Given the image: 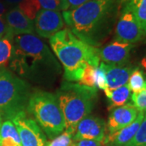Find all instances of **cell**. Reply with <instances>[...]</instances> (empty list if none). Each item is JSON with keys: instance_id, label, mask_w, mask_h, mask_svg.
Returning a JSON list of instances; mask_svg holds the SVG:
<instances>
[{"instance_id": "obj_26", "label": "cell", "mask_w": 146, "mask_h": 146, "mask_svg": "<svg viewBox=\"0 0 146 146\" xmlns=\"http://www.w3.org/2000/svg\"><path fill=\"white\" fill-rule=\"evenodd\" d=\"M95 86L97 87V89H102L103 91L108 89L104 70L100 66L97 68L95 72Z\"/></svg>"}, {"instance_id": "obj_16", "label": "cell", "mask_w": 146, "mask_h": 146, "mask_svg": "<svg viewBox=\"0 0 146 146\" xmlns=\"http://www.w3.org/2000/svg\"><path fill=\"white\" fill-rule=\"evenodd\" d=\"M0 146H22L16 126L9 119L0 126Z\"/></svg>"}, {"instance_id": "obj_5", "label": "cell", "mask_w": 146, "mask_h": 146, "mask_svg": "<svg viewBox=\"0 0 146 146\" xmlns=\"http://www.w3.org/2000/svg\"><path fill=\"white\" fill-rule=\"evenodd\" d=\"M27 112L31 114L50 139L62 133L65 121L57 97L46 91L32 93L27 106Z\"/></svg>"}, {"instance_id": "obj_3", "label": "cell", "mask_w": 146, "mask_h": 146, "mask_svg": "<svg viewBox=\"0 0 146 146\" xmlns=\"http://www.w3.org/2000/svg\"><path fill=\"white\" fill-rule=\"evenodd\" d=\"M50 46L64 70L67 81H79L88 65L98 67L97 47L89 46L65 28L50 38Z\"/></svg>"}, {"instance_id": "obj_28", "label": "cell", "mask_w": 146, "mask_h": 146, "mask_svg": "<svg viewBox=\"0 0 146 146\" xmlns=\"http://www.w3.org/2000/svg\"><path fill=\"white\" fill-rule=\"evenodd\" d=\"M60 1H61V11H64L72 10L90 0H60Z\"/></svg>"}, {"instance_id": "obj_6", "label": "cell", "mask_w": 146, "mask_h": 146, "mask_svg": "<svg viewBox=\"0 0 146 146\" xmlns=\"http://www.w3.org/2000/svg\"><path fill=\"white\" fill-rule=\"evenodd\" d=\"M32 92L30 85L5 68L0 69V115L11 120L27 106Z\"/></svg>"}, {"instance_id": "obj_27", "label": "cell", "mask_w": 146, "mask_h": 146, "mask_svg": "<svg viewBox=\"0 0 146 146\" xmlns=\"http://www.w3.org/2000/svg\"><path fill=\"white\" fill-rule=\"evenodd\" d=\"M42 9L50 11L61 10V1L60 0H38Z\"/></svg>"}, {"instance_id": "obj_7", "label": "cell", "mask_w": 146, "mask_h": 146, "mask_svg": "<svg viewBox=\"0 0 146 146\" xmlns=\"http://www.w3.org/2000/svg\"><path fill=\"white\" fill-rule=\"evenodd\" d=\"M145 36L127 0L123 3L115 27V41L134 44Z\"/></svg>"}, {"instance_id": "obj_25", "label": "cell", "mask_w": 146, "mask_h": 146, "mask_svg": "<svg viewBox=\"0 0 146 146\" xmlns=\"http://www.w3.org/2000/svg\"><path fill=\"white\" fill-rule=\"evenodd\" d=\"M132 104L139 111H146V81L144 88L137 93L131 95Z\"/></svg>"}, {"instance_id": "obj_22", "label": "cell", "mask_w": 146, "mask_h": 146, "mask_svg": "<svg viewBox=\"0 0 146 146\" xmlns=\"http://www.w3.org/2000/svg\"><path fill=\"white\" fill-rule=\"evenodd\" d=\"M125 146H146V117L141 122L136 135Z\"/></svg>"}, {"instance_id": "obj_34", "label": "cell", "mask_w": 146, "mask_h": 146, "mask_svg": "<svg viewBox=\"0 0 146 146\" xmlns=\"http://www.w3.org/2000/svg\"><path fill=\"white\" fill-rule=\"evenodd\" d=\"M2 119H3V118H2V116H1V115H0V126H1V124H2Z\"/></svg>"}, {"instance_id": "obj_8", "label": "cell", "mask_w": 146, "mask_h": 146, "mask_svg": "<svg viewBox=\"0 0 146 146\" xmlns=\"http://www.w3.org/2000/svg\"><path fill=\"white\" fill-rule=\"evenodd\" d=\"M11 121L16 126L22 146L46 145V135L36 121L27 115V111L17 114Z\"/></svg>"}, {"instance_id": "obj_11", "label": "cell", "mask_w": 146, "mask_h": 146, "mask_svg": "<svg viewBox=\"0 0 146 146\" xmlns=\"http://www.w3.org/2000/svg\"><path fill=\"white\" fill-rule=\"evenodd\" d=\"M133 44L114 41L106 46L97 48V52L100 61L106 64L126 65L130 58V54Z\"/></svg>"}, {"instance_id": "obj_21", "label": "cell", "mask_w": 146, "mask_h": 146, "mask_svg": "<svg viewBox=\"0 0 146 146\" xmlns=\"http://www.w3.org/2000/svg\"><path fill=\"white\" fill-rule=\"evenodd\" d=\"M12 53V43L7 38L0 39V69L4 68L10 62Z\"/></svg>"}, {"instance_id": "obj_12", "label": "cell", "mask_w": 146, "mask_h": 146, "mask_svg": "<svg viewBox=\"0 0 146 146\" xmlns=\"http://www.w3.org/2000/svg\"><path fill=\"white\" fill-rule=\"evenodd\" d=\"M139 110L132 103L121 106L112 109L106 123V129L109 133H113L131 124L136 119Z\"/></svg>"}, {"instance_id": "obj_33", "label": "cell", "mask_w": 146, "mask_h": 146, "mask_svg": "<svg viewBox=\"0 0 146 146\" xmlns=\"http://www.w3.org/2000/svg\"><path fill=\"white\" fill-rule=\"evenodd\" d=\"M141 66L144 68V69L146 71V53H145V54L144 55V57L142 58V59H141Z\"/></svg>"}, {"instance_id": "obj_17", "label": "cell", "mask_w": 146, "mask_h": 146, "mask_svg": "<svg viewBox=\"0 0 146 146\" xmlns=\"http://www.w3.org/2000/svg\"><path fill=\"white\" fill-rule=\"evenodd\" d=\"M105 94L108 99L109 109H114L127 104L131 98V90L127 84L115 89H106Z\"/></svg>"}, {"instance_id": "obj_1", "label": "cell", "mask_w": 146, "mask_h": 146, "mask_svg": "<svg viewBox=\"0 0 146 146\" xmlns=\"http://www.w3.org/2000/svg\"><path fill=\"white\" fill-rule=\"evenodd\" d=\"M10 68L23 80L48 85L61 73V66L53 52L33 34L14 36Z\"/></svg>"}, {"instance_id": "obj_32", "label": "cell", "mask_w": 146, "mask_h": 146, "mask_svg": "<svg viewBox=\"0 0 146 146\" xmlns=\"http://www.w3.org/2000/svg\"><path fill=\"white\" fill-rule=\"evenodd\" d=\"M7 11V7L6 5L0 1V16H3Z\"/></svg>"}, {"instance_id": "obj_30", "label": "cell", "mask_w": 146, "mask_h": 146, "mask_svg": "<svg viewBox=\"0 0 146 146\" xmlns=\"http://www.w3.org/2000/svg\"><path fill=\"white\" fill-rule=\"evenodd\" d=\"M76 146H102V145L99 141L92 140H80L76 141Z\"/></svg>"}, {"instance_id": "obj_18", "label": "cell", "mask_w": 146, "mask_h": 146, "mask_svg": "<svg viewBox=\"0 0 146 146\" xmlns=\"http://www.w3.org/2000/svg\"><path fill=\"white\" fill-rule=\"evenodd\" d=\"M141 29L146 35V0H127Z\"/></svg>"}, {"instance_id": "obj_15", "label": "cell", "mask_w": 146, "mask_h": 146, "mask_svg": "<svg viewBox=\"0 0 146 146\" xmlns=\"http://www.w3.org/2000/svg\"><path fill=\"white\" fill-rule=\"evenodd\" d=\"M99 66L104 70L109 89H117L127 84L131 73L134 69V68L127 65H112L103 62L100 63Z\"/></svg>"}, {"instance_id": "obj_4", "label": "cell", "mask_w": 146, "mask_h": 146, "mask_svg": "<svg viewBox=\"0 0 146 146\" xmlns=\"http://www.w3.org/2000/svg\"><path fill=\"white\" fill-rule=\"evenodd\" d=\"M65 121V131L73 134L78 123L91 113L98 98V89L80 84L63 82L56 92Z\"/></svg>"}, {"instance_id": "obj_20", "label": "cell", "mask_w": 146, "mask_h": 146, "mask_svg": "<svg viewBox=\"0 0 146 146\" xmlns=\"http://www.w3.org/2000/svg\"><path fill=\"white\" fill-rule=\"evenodd\" d=\"M145 81L143 72L139 68H134L127 84L128 85L131 92L137 93L144 88Z\"/></svg>"}, {"instance_id": "obj_23", "label": "cell", "mask_w": 146, "mask_h": 146, "mask_svg": "<svg viewBox=\"0 0 146 146\" xmlns=\"http://www.w3.org/2000/svg\"><path fill=\"white\" fill-rule=\"evenodd\" d=\"M46 146H76V141H73V134L65 131L54 137Z\"/></svg>"}, {"instance_id": "obj_13", "label": "cell", "mask_w": 146, "mask_h": 146, "mask_svg": "<svg viewBox=\"0 0 146 146\" xmlns=\"http://www.w3.org/2000/svg\"><path fill=\"white\" fill-rule=\"evenodd\" d=\"M9 35L13 39L16 35L33 34L34 32L33 21L24 15L18 7H13L4 16Z\"/></svg>"}, {"instance_id": "obj_19", "label": "cell", "mask_w": 146, "mask_h": 146, "mask_svg": "<svg viewBox=\"0 0 146 146\" xmlns=\"http://www.w3.org/2000/svg\"><path fill=\"white\" fill-rule=\"evenodd\" d=\"M18 8L27 16L29 20L34 21L38 11L42 10L38 0H22L18 4Z\"/></svg>"}, {"instance_id": "obj_2", "label": "cell", "mask_w": 146, "mask_h": 146, "mask_svg": "<svg viewBox=\"0 0 146 146\" xmlns=\"http://www.w3.org/2000/svg\"><path fill=\"white\" fill-rule=\"evenodd\" d=\"M122 0H90L62 13L64 23L75 36L99 47L112 31Z\"/></svg>"}, {"instance_id": "obj_29", "label": "cell", "mask_w": 146, "mask_h": 146, "mask_svg": "<svg viewBox=\"0 0 146 146\" xmlns=\"http://www.w3.org/2000/svg\"><path fill=\"white\" fill-rule=\"evenodd\" d=\"M3 38H7L11 42L13 40L9 35L8 28L4 16H0V39H3Z\"/></svg>"}, {"instance_id": "obj_35", "label": "cell", "mask_w": 146, "mask_h": 146, "mask_svg": "<svg viewBox=\"0 0 146 146\" xmlns=\"http://www.w3.org/2000/svg\"><path fill=\"white\" fill-rule=\"evenodd\" d=\"M145 117H146V113H145Z\"/></svg>"}, {"instance_id": "obj_24", "label": "cell", "mask_w": 146, "mask_h": 146, "mask_svg": "<svg viewBox=\"0 0 146 146\" xmlns=\"http://www.w3.org/2000/svg\"><path fill=\"white\" fill-rule=\"evenodd\" d=\"M98 67L92 65H88L84 68L81 78L79 80V84H84L89 87H96L95 86V72ZM97 88V87H96Z\"/></svg>"}, {"instance_id": "obj_10", "label": "cell", "mask_w": 146, "mask_h": 146, "mask_svg": "<svg viewBox=\"0 0 146 146\" xmlns=\"http://www.w3.org/2000/svg\"><path fill=\"white\" fill-rule=\"evenodd\" d=\"M106 123L103 119L88 115L78 123L73 136V141L92 140L102 142L106 136Z\"/></svg>"}, {"instance_id": "obj_14", "label": "cell", "mask_w": 146, "mask_h": 146, "mask_svg": "<svg viewBox=\"0 0 146 146\" xmlns=\"http://www.w3.org/2000/svg\"><path fill=\"white\" fill-rule=\"evenodd\" d=\"M144 118L145 112L139 111L136 119L131 124L115 132L106 135L101 142L102 146H125L136 135Z\"/></svg>"}, {"instance_id": "obj_9", "label": "cell", "mask_w": 146, "mask_h": 146, "mask_svg": "<svg viewBox=\"0 0 146 146\" xmlns=\"http://www.w3.org/2000/svg\"><path fill=\"white\" fill-rule=\"evenodd\" d=\"M34 29L42 37L50 38L64 26L62 13L59 11L42 9L38 11L34 19Z\"/></svg>"}, {"instance_id": "obj_31", "label": "cell", "mask_w": 146, "mask_h": 146, "mask_svg": "<svg viewBox=\"0 0 146 146\" xmlns=\"http://www.w3.org/2000/svg\"><path fill=\"white\" fill-rule=\"evenodd\" d=\"M2 3H3L5 5H16L19 4L22 0H0Z\"/></svg>"}]
</instances>
